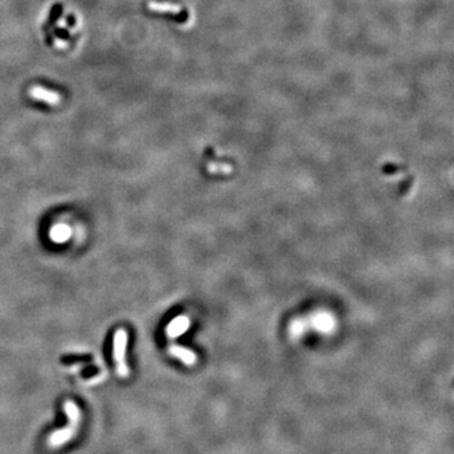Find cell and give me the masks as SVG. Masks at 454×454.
Returning a JSON list of instances; mask_svg holds the SVG:
<instances>
[{"label":"cell","instance_id":"cell-7","mask_svg":"<svg viewBox=\"0 0 454 454\" xmlns=\"http://www.w3.org/2000/svg\"><path fill=\"white\" fill-rule=\"evenodd\" d=\"M313 326L321 332H330L334 328V319L328 313H318L314 316Z\"/></svg>","mask_w":454,"mask_h":454},{"label":"cell","instance_id":"cell-8","mask_svg":"<svg viewBox=\"0 0 454 454\" xmlns=\"http://www.w3.org/2000/svg\"><path fill=\"white\" fill-rule=\"evenodd\" d=\"M208 170L211 173H229V170H231V166L227 164H208Z\"/></svg>","mask_w":454,"mask_h":454},{"label":"cell","instance_id":"cell-1","mask_svg":"<svg viewBox=\"0 0 454 454\" xmlns=\"http://www.w3.org/2000/svg\"><path fill=\"white\" fill-rule=\"evenodd\" d=\"M63 409H65V413L68 416V425L66 428L59 429V430L52 433L51 437L48 438V446L51 448L62 447L66 442L75 438L80 421H81V412H80L79 406L76 405L75 401L66 400Z\"/></svg>","mask_w":454,"mask_h":454},{"label":"cell","instance_id":"cell-6","mask_svg":"<svg viewBox=\"0 0 454 454\" xmlns=\"http://www.w3.org/2000/svg\"><path fill=\"white\" fill-rule=\"evenodd\" d=\"M169 352L170 355L177 357L178 360H181V361L183 362L184 365H187V366H192V365H195L196 360H197V357H196V355L192 351H189L188 348L182 347V346H177V344H174V346H172V347L169 348Z\"/></svg>","mask_w":454,"mask_h":454},{"label":"cell","instance_id":"cell-5","mask_svg":"<svg viewBox=\"0 0 454 454\" xmlns=\"http://www.w3.org/2000/svg\"><path fill=\"white\" fill-rule=\"evenodd\" d=\"M148 9L154 13H164V14L179 15L183 13L182 6L178 4L173 3H158V1H149L148 3Z\"/></svg>","mask_w":454,"mask_h":454},{"label":"cell","instance_id":"cell-2","mask_svg":"<svg viewBox=\"0 0 454 454\" xmlns=\"http://www.w3.org/2000/svg\"><path fill=\"white\" fill-rule=\"evenodd\" d=\"M127 333L125 330H118L114 336V361L116 365V372L122 378H126L129 376V367L125 361L126 353Z\"/></svg>","mask_w":454,"mask_h":454},{"label":"cell","instance_id":"cell-4","mask_svg":"<svg viewBox=\"0 0 454 454\" xmlns=\"http://www.w3.org/2000/svg\"><path fill=\"white\" fill-rule=\"evenodd\" d=\"M189 327V319L187 317L181 316L173 319L169 325L166 326V336L170 338H177V337L182 336Z\"/></svg>","mask_w":454,"mask_h":454},{"label":"cell","instance_id":"cell-9","mask_svg":"<svg viewBox=\"0 0 454 454\" xmlns=\"http://www.w3.org/2000/svg\"><path fill=\"white\" fill-rule=\"evenodd\" d=\"M303 330H304V323L302 321H295L291 325L290 332L294 336H299L300 333H303Z\"/></svg>","mask_w":454,"mask_h":454},{"label":"cell","instance_id":"cell-3","mask_svg":"<svg viewBox=\"0 0 454 454\" xmlns=\"http://www.w3.org/2000/svg\"><path fill=\"white\" fill-rule=\"evenodd\" d=\"M29 97H32L36 101L44 102V104L49 105V106H58L62 101V96L58 92L49 88H45L41 85H34L32 86L28 90Z\"/></svg>","mask_w":454,"mask_h":454}]
</instances>
